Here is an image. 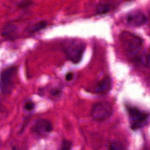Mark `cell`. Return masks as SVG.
I'll use <instances>...</instances> for the list:
<instances>
[{
	"label": "cell",
	"mask_w": 150,
	"mask_h": 150,
	"mask_svg": "<svg viewBox=\"0 0 150 150\" xmlns=\"http://www.w3.org/2000/svg\"><path fill=\"white\" fill-rule=\"evenodd\" d=\"M86 45L80 40H70L65 43L63 51L66 57L74 64L79 63L83 56Z\"/></svg>",
	"instance_id": "7a4b0ae2"
},
{
	"label": "cell",
	"mask_w": 150,
	"mask_h": 150,
	"mask_svg": "<svg viewBox=\"0 0 150 150\" xmlns=\"http://www.w3.org/2000/svg\"><path fill=\"white\" fill-rule=\"evenodd\" d=\"M50 94L53 96H59L62 94V90L59 88H53L50 91Z\"/></svg>",
	"instance_id": "9a60e30c"
},
{
	"label": "cell",
	"mask_w": 150,
	"mask_h": 150,
	"mask_svg": "<svg viewBox=\"0 0 150 150\" xmlns=\"http://www.w3.org/2000/svg\"><path fill=\"white\" fill-rule=\"evenodd\" d=\"M120 40L125 51L131 56H137L142 49L143 45L142 39L133 33L122 32L120 35Z\"/></svg>",
	"instance_id": "6da1fadb"
},
{
	"label": "cell",
	"mask_w": 150,
	"mask_h": 150,
	"mask_svg": "<svg viewBox=\"0 0 150 150\" xmlns=\"http://www.w3.org/2000/svg\"><path fill=\"white\" fill-rule=\"evenodd\" d=\"M112 113V105L107 101H100L95 103L91 110L92 118L98 121L108 119Z\"/></svg>",
	"instance_id": "277c9868"
},
{
	"label": "cell",
	"mask_w": 150,
	"mask_h": 150,
	"mask_svg": "<svg viewBox=\"0 0 150 150\" xmlns=\"http://www.w3.org/2000/svg\"><path fill=\"white\" fill-rule=\"evenodd\" d=\"M128 112L131 122V127L134 129L140 128L144 126L148 119V115L137 108L130 107Z\"/></svg>",
	"instance_id": "5b68a950"
},
{
	"label": "cell",
	"mask_w": 150,
	"mask_h": 150,
	"mask_svg": "<svg viewBox=\"0 0 150 150\" xmlns=\"http://www.w3.org/2000/svg\"><path fill=\"white\" fill-rule=\"evenodd\" d=\"M147 56H148V62H149V64L150 63V51H149V53L147 54Z\"/></svg>",
	"instance_id": "e0dca14e"
},
{
	"label": "cell",
	"mask_w": 150,
	"mask_h": 150,
	"mask_svg": "<svg viewBox=\"0 0 150 150\" xmlns=\"http://www.w3.org/2000/svg\"><path fill=\"white\" fill-rule=\"evenodd\" d=\"M17 69L10 67L4 70L0 74V90L3 94H10L14 87V79Z\"/></svg>",
	"instance_id": "3957f363"
},
{
	"label": "cell",
	"mask_w": 150,
	"mask_h": 150,
	"mask_svg": "<svg viewBox=\"0 0 150 150\" xmlns=\"http://www.w3.org/2000/svg\"><path fill=\"white\" fill-rule=\"evenodd\" d=\"M109 10V7L105 4H100L97 8V12L98 14H104Z\"/></svg>",
	"instance_id": "8fae6325"
},
{
	"label": "cell",
	"mask_w": 150,
	"mask_h": 150,
	"mask_svg": "<svg viewBox=\"0 0 150 150\" xmlns=\"http://www.w3.org/2000/svg\"><path fill=\"white\" fill-rule=\"evenodd\" d=\"M148 18L145 13L139 10H134L128 13L125 21L128 25L132 27H139L147 22Z\"/></svg>",
	"instance_id": "8992f818"
},
{
	"label": "cell",
	"mask_w": 150,
	"mask_h": 150,
	"mask_svg": "<svg viewBox=\"0 0 150 150\" xmlns=\"http://www.w3.org/2000/svg\"><path fill=\"white\" fill-rule=\"evenodd\" d=\"M16 33V27L13 25H6L2 30V35L9 39H13Z\"/></svg>",
	"instance_id": "9c48e42d"
},
{
	"label": "cell",
	"mask_w": 150,
	"mask_h": 150,
	"mask_svg": "<svg viewBox=\"0 0 150 150\" xmlns=\"http://www.w3.org/2000/svg\"><path fill=\"white\" fill-rule=\"evenodd\" d=\"M109 149H112V150H119V149H124L122 145L119 142L114 141L112 142L109 146Z\"/></svg>",
	"instance_id": "4fadbf2b"
},
{
	"label": "cell",
	"mask_w": 150,
	"mask_h": 150,
	"mask_svg": "<svg viewBox=\"0 0 150 150\" xmlns=\"http://www.w3.org/2000/svg\"><path fill=\"white\" fill-rule=\"evenodd\" d=\"M111 80L108 76H106L97 83L95 92L99 94H106L111 90Z\"/></svg>",
	"instance_id": "ba28073f"
},
{
	"label": "cell",
	"mask_w": 150,
	"mask_h": 150,
	"mask_svg": "<svg viewBox=\"0 0 150 150\" xmlns=\"http://www.w3.org/2000/svg\"><path fill=\"white\" fill-rule=\"evenodd\" d=\"M53 129L51 122L46 119H39L33 125L32 131L39 135H45Z\"/></svg>",
	"instance_id": "52a82bcc"
},
{
	"label": "cell",
	"mask_w": 150,
	"mask_h": 150,
	"mask_svg": "<svg viewBox=\"0 0 150 150\" xmlns=\"http://www.w3.org/2000/svg\"><path fill=\"white\" fill-rule=\"evenodd\" d=\"M71 145L72 143L71 141L67 139H64L62 142V145L60 149L62 150H68L71 148Z\"/></svg>",
	"instance_id": "7c38bea8"
},
{
	"label": "cell",
	"mask_w": 150,
	"mask_h": 150,
	"mask_svg": "<svg viewBox=\"0 0 150 150\" xmlns=\"http://www.w3.org/2000/svg\"><path fill=\"white\" fill-rule=\"evenodd\" d=\"M47 25V22L45 21H41L36 23L27 28V31L30 33H35L44 29Z\"/></svg>",
	"instance_id": "30bf717a"
},
{
	"label": "cell",
	"mask_w": 150,
	"mask_h": 150,
	"mask_svg": "<svg viewBox=\"0 0 150 150\" xmlns=\"http://www.w3.org/2000/svg\"><path fill=\"white\" fill-rule=\"evenodd\" d=\"M73 78V73L71 72H69L66 75V80L67 81H70L72 80Z\"/></svg>",
	"instance_id": "2e32d148"
},
{
	"label": "cell",
	"mask_w": 150,
	"mask_h": 150,
	"mask_svg": "<svg viewBox=\"0 0 150 150\" xmlns=\"http://www.w3.org/2000/svg\"><path fill=\"white\" fill-rule=\"evenodd\" d=\"M34 107H35V104H34V103L33 102H32V101H28V102H26L25 103L24 108L26 110L30 111V110H33L34 108Z\"/></svg>",
	"instance_id": "5bb4252c"
}]
</instances>
